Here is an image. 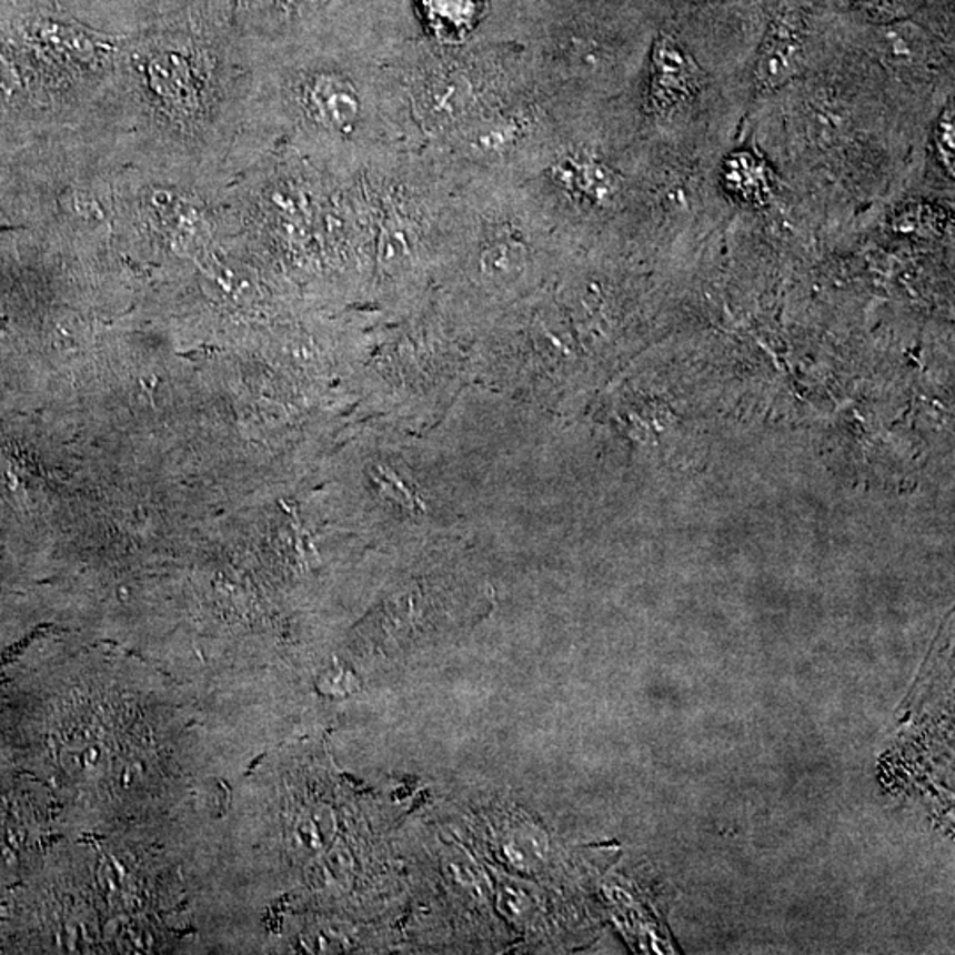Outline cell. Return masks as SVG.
Instances as JSON below:
<instances>
[{
	"label": "cell",
	"instance_id": "obj_1",
	"mask_svg": "<svg viewBox=\"0 0 955 955\" xmlns=\"http://www.w3.org/2000/svg\"><path fill=\"white\" fill-rule=\"evenodd\" d=\"M700 66L691 53L671 36H662L653 50L652 96L653 110L662 115L674 112L700 91Z\"/></svg>",
	"mask_w": 955,
	"mask_h": 955
},
{
	"label": "cell",
	"instance_id": "obj_2",
	"mask_svg": "<svg viewBox=\"0 0 955 955\" xmlns=\"http://www.w3.org/2000/svg\"><path fill=\"white\" fill-rule=\"evenodd\" d=\"M802 70V43L793 23L777 22L757 57L754 82L761 91H775Z\"/></svg>",
	"mask_w": 955,
	"mask_h": 955
},
{
	"label": "cell",
	"instance_id": "obj_3",
	"mask_svg": "<svg viewBox=\"0 0 955 955\" xmlns=\"http://www.w3.org/2000/svg\"><path fill=\"white\" fill-rule=\"evenodd\" d=\"M310 100L318 118L330 130L349 133L356 127L361 113L360 96L354 86L342 77H318L310 89Z\"/></svg>",
	"mask_w": 955,
	"mask_h": 955
},
{
	"label": "cell",
	"instance_id": "obj_4",
	"mask_svg": "<svg viewBox=\"0 0 955 955\" xmlns=\"http://www.w3.org/2000/svg\"><path fill=\"white\" fill-rule=\"evenodd\" d=\"M724 187L748 204H764L772 195V174L761 158L751 151H736L722 169Z\"/></svg>",
	"mask_w": 955,
	"mask_h": 955
},
{
	"label": "cell",
	"instance_id": "obj_5",
	"mask_svg": "<svg viewBox=\"0 0 955 955\" xmlns=\"http://www.w3.org/2000/svg\"><path fill=\"white\" fill-rule=\"evenodd\" d=\"M563 181L582 199L605 204L616 195L620 178L611 167L593 158H577L563 165Z\"/></svg>",
	"mask_w": 955,
	"mask_h": 955
},
{
	"label": "cell",
	"instance_id": "obj_6",
	"mask_svg": "<svg viewBox=\"0 0 955 955\" xmlns=\"http://www.w3.org/2000/svg\"><path fill=\"white\" fill-rule=\"evenodd\" d=\"M524 244L512 238L495 239L483 250L480 259L483 273L500 282L519 277L524 270Z\"/></svg>",
	"mask_w": 955,
	"mask_h": 955
},
{
	"label": "cell",
	"instance_id": "obj_7",
	"mask_svg": "<svg viewBox=\"0 0 955 955\" xmlns=\"http://www.w3.org/2000/svg\"><path fill=\"white\" fill-rule=\"evenodd\" d=\"M152 88L165 100L178 104H190L191 89L190 77L183 62L174 57H165L154 62L151 68Z\"/></svg>",
	"mask_w": 955,
	"mask_h": 955
},
{
	"label": "cell",
	"instance_id": "obj_8",
	"mask_svg": "<svg viewBox=\"0 0 955 955\" xmlns=\"http://www.w3.org/2000/svg\"><path fill=\"white\" fill-rule=\"evenodd\" d=\"M470 89L464 80L446 77L430 88L426 96L430 112L441 119L459 118L470 103Z\"/></svg>",
	"mask_w": 955,
	"mask_h": 955
},
{
	"label": "cell",
	"instance_id": "obj_9",
	"mask_svg": "<svg viewBox=\"0 0 955 955\" xmlns=\"http://www.w3.org/2000/svg\"><path fill=\"white\" fill-rule=\"evenodd\" d=\"M934 142H936V154L942 165L945 167L948 174L954 178V149H955V128H954V107H947L939 115L938 124L934 130Z\"/></svg>",
	"mask_w": 955,
	"mask_h": 955
},
{
	"label": "cell",
	"instance_id": "obj_10",
	"mask_svg": "<svg viewBox=\"0 0 955 955\" xmlns=\"http://www.w3.org/2000/svg\"><path fill=\"white\" fill-rule=\"evenodd\" d=\"M894 223L903 227L904 231H915L918 225L936 227L938 223H945V217H943L942 211L933 208V205L909 202V204H904L903 208L897 209V213L894 214Z\"/></svg>",
	"mask_w": 955,
	"mask_h": 955
},
{
	"label": "cell",
	"instance_id": "obj_11",
	"mask_svg": "<svg viewBox=\"0 0 955 955\" xmlns=\"http://www.w3.org/2000/svg\"><path fill=\"white\" fill-rule=\"evenodd\" d=\"M500 906L501 909H503L504 915L521 918V916H524L527 903H525V897L524 894H522V891L512 888V886H504L503 891L500 892Z\"/></svg>",
	"mask_w": 955,
	"mask_h": 955
},
{
	"label": "cell",
	"instance_id": "obj_12",
	"mask_svg": "<svg viewBox=\"0 0 955 955\" xmlns=\"http://www.w3.org/2000/svg\"><path fill=\"white\" fill-rule=\"evenodd\" d=\"M354 677L343 673H330L321 677L319 686L322 692L331 695H343L345 692L352 691Z\"/></svg>",
	"mask_w": 955,
	"mask_h": 955
},
{
	"label": "cell",
	"instance_id": "obj_13",
	"mask_svg": "<svg viewBox=\"0 0 955 955\" xmlns=\"http://www.w3.org/2000/svg\"><path fill=\"white\" fill-rule=\"evenodd\" d=\"M18 86L17 74L4 57L0 56V92H11Z\"/></svg>",
	"mask_w": 955,
	"mask_h": 955
}]
</instances>
